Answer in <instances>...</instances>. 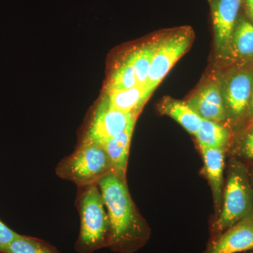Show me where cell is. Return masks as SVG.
<instances>
[{
	"label": "cell",
	"mask_w": 253,
	"mask_h": 253,
	"mask_svg": "<svg viewBox=\"0 0 253 253\" xmlns=\"http://www.w3.org/2000/svg\"><path fill=\"white\" fill-rule=\"evenodd\" d=\"M97 184L111 225L109 248L120 253L135 252L147 242L150 231L131 199L126 181L111 172Z\"/></svg>",
	"instance_id": "6da1fadb"
},
{
	"label": "cell",
	"mask_w": 253,
	"mask_h": 253,
	"mask_svg": "<svg viewBox=\"0 0 253 253\" xmlns=\"http://www.w3.org/2000/svg\"><path fill=\"white\" fill-rule=\"evenodd\" d=\"M78 188L76 204L81 218V228L75 244L76 252L92 253L109 248L111 225L98 184Z\"/></svg>",
	"instance_id": "7a4b0ae2"
},
{
	"label": "cell",
	"mask_w": 253,
	"mask_h": 253,
	"mask_svg": "<svg viewBox=\"0 0 253 253\" xmlns=\"http://www.w3.org/2000/svg\"><path fill=\"white\" fill-rule=\"evenodd\" d=\"M213 226L216 236L238 221L253 215V186L247 168L241 161L232 160L229 166L224 201Z\"/></svg>",
	"instance_id": "3957f363"
},
{
	"label": "cell",
	"mask_w": 253,
	"mask_h": 253,
	"mask_svg": "<svg viewBox=\"0 0 253 253\" xmlns=\"http://www.w3.org/2000/svg\"><path fill=\"white\" fill-rule=\"evenodd\" d=\"M55 171L61 179L72 181L80 187L97 184L103 176L112 172V168L102 146L81 142L74 152L60 161Z\"/></svg>",
	"instance_id": "277c9868"
},
{
	"label": "cell",
	"mask_w": 253,
	"mask_h": 253,
	"mask_svg": "<svg viewBox=\"0 0 253 253\" xmlns=\"http://www.w3.org/2000/svg\"><path fill=\"white\" fill-rule=\"evenodd\" d=\"M194 38L192 28L187 26L173 28L158 35L157 47L145 86L150 96L174 64L187 52Z\"/></svg>",
	"instance_id": "5b68a950"
},
{
	"label": "cell",
	"mask_w": 253,
	"mask_h": 253,
	"mask_svg": "<svg viewBox=\"0 0 253 253\" xmlns=\"http://www.w3.org/2000/svg\"><path fill=\"white\" fill-rule=\"evenodd\" d=\"M241 67L219 76L226 116L234 120L246 115L252 94L253 70Z\"/></svg>",
	"instance_id": "8992f818"
},
{
	"label": "cell",
	"mask_w": 253,
	"mask_h": 253,
	"mask_svg": "<svg viewBox=\"0 0 253 253\" xmlns=\"http://www.w3.org/2000/svg\"><path fill=\"white\" fill-rule=\"evenodd\" d=\"M243 1L208 0L214 29V57L219 63H231V38Z\"/></svg>",
	"instance_id": "52a82bcc"
},
{
	"label": "cell",
	"mask_w": 253,
	"mask_h": 253,
	"mask_svg": "<svg viewBox=\"0 0 253 253\" xmlns=\"http://www.w3.org/2000/svg\"><path fill=\"white\" fill-rule=\"evenodd\" d=\"M138 116L110 107L104 98L96 108L82 142L94 143L101 146L110 138L135 124Z\"/></svg>",
	"instance_id": "ba28073f"
},
{
	"label": "cell",
	"mask_w": 253,
	"mask_h": 253,
	"mask_svg": "<svg viewBox=\"0 0 253 253\" xmlns=\"http://www.w3.org/2000/svg\"><path fill=\"white\" fill-rule=\"evenodd\" d=\"M186 102L203 119L219 123L227 119L219 76L215 73L208 78Z\"/></svg>",
	"instance_id": "9c48e42d"
},
{
	"label": "cell",
	"mask_w": 253,
	"mask_h": 253,
	"mask_svg": "<svg viewBox=\"0 0 253 253\" xmlns=\"http://www.w3.org/2000/svg\"><path fill=\"white\" fill-rule=\"evenodd\" d=\"M253 250V215L215 236L205 253H238Z\"/></svg>",
	"instance_id": "30bf717a"
},
{
	"label": "cell",
	"mask_w": 253,
	"mask_h": 253,
	"mask_svg": "<svg viewBox=\"0 0 253 253\" xmlns=\"http://www.w3.org/2000/svg\"><path fill=\"white\" fill-rule=\"evenodd\" d=\"M134 126L135 124L131 125L123 132L110 138L101 144L109 156L112 172L125 181H126L129 148Z\"/></svg>",
	"instance_id": "8fae6325"
},
{
	"label": "cell",
	"mask_w": 253,
	"mask_h": 253,
	"mask_svg": "<svg viewBox=\"0 0 253 253\" xmlns=\"http://www.w3.org/2000/svg\"><path fill=\"white\" fill-rule=\"evenodd\" d=\"M231 63L239 66L253 63V23L237 19L231 42Z\"/></svg>",
	"instance_id": "7c38bea8"
},
{
	"label": "cell",
	"mask_w": 253,
	"mask_h": 253,
	"mask_svg": "<svg viewBox=\"0 0 253 253\" xmlns=\"http://www.w3.org/2000/svg\"><path fill=\"white\" fill-rule=\"evenodd\" d=\"M208 180L212 189L216 209L220 212L222 205L223 172L224 167V150L201 149Z\"/></svg>",
	"instance_id": "4fadbf2b"
},
{
	"label": "cell",
	"mask_w": 253,
	"mask_h": 253,
	"mask_svg": "<svg viewBox=\"0 0 253 253\" xmlns=\"http://www.w3.org/2000/svg\"><path fill=\"white\" fill-rule=\"evenodd\" d=\"M158 111L161 114L172 118L188 132L196 136L202 118L186 101L166 96L158 105Z\"/></svg>",
	"instance_id": "5bb4252c"
},
{
	"label": "cell",
	"mask_w": 253,
	"mask_h": 253,
	"mask_svg": "<svg viewBox=\"0 0 253 253\" xmlns=\"http://www.w3.org/2000/svg\"><path fill=\"white\" fill-rule=\"evenodd\" d=\"M150 96L146 88L136 86L123 90L108 91L104 98L112 109L139 116Z\"/></svg>",
	"instance_id": "9a60e30c"
},
{
	"label": "cell",
	"mask_w": 253,
	"mask_h": 253,
	"mask_svg": "<svg viewBox=\"0 0 253 253\" xmlns=\"http://www.w3.org/2000/svg\"><path fill=\"white\" fill-rule=\"evenodd\" d=\"M195 136L201 149L210 148L225 151L230 139V133L221 123L202 118Z\"/></svg>",
	"instance_id": "2e32d148"
},
{
	"label": "cell",
	"mask_w": 253,
	"mask_h": 253,
	"mask_svg": "<svg viewBox=\"0 0 253 253\" xmlns=\"http://www.w3.org/2000/svg\"><path fill=\"white\" fill-rule=\"evenodd\" d=\"M158 36L131 52L139 86L145 87L147 83L150 68L158 45Z\"/></svg>",
	"instance_id": "e0dca14e"
},
{
	"label": "cell",
	"mask_w": 253,
	"mask_h": 253,
	"mask_svg": "<svg viewBox=\"0 0 253 253\" xmlns=\"http://www.w3.org/2000/svg\"><path fill=\"white\" fill-rule=\"evenodd\" d=\"M136 86L139 85L136 80L132 56L130 53L120 65L119 67L116 68L113 72L108 83L106 92L130 89Z\"/></svg>",
	"instance_id": "ac0fdd59"
},
{
	"label": "cell",
	"mask_w": 253,
	"mask_h": 253,
	"mask_svg": "<svg viewBox=\"0 0 253 253\" xmlns=\"http://www.w3.org/2000/svg\"><path fill=\"white\" fill-rule=\"evenodd\" d=\"M3 253H60L56 248L44 240L21 235L4 250Z\"/></svg>",
	"instance_id": "d6986e66"
},
{
	"label": "cell",
	"mask_w": 253,
	"mask_h": 253,
	"mask_svg": "<svg viewBox=\"0 0 253 253\" xmlns=\"http://www.w3.org/2000/svg\"><path fill=\"white\" fill-rule=\"evenodd\" d=\"M236 154L245 159L253 161V126L243 136Z\"/></svg>",
	"instance_id": "ffe728a7"
},
{
	"label": "cell",
	"mask_w": 253,
	"mask_h": 253,
	"mask_svg": "<svg viewBox=\"0 0 253 253\" xmlns=\"http://www.w3.org/2000/svg\"><path fill=\"white\" fill-rule=\"evenodd\" d=\"M19 235L0 220V253H3L9 245Z\"/></svg>",
	"instance_id": "44dd1931"
},
{
	"label": "cell",
	"mask_w": 253,
	"mask_h": 253,
	"mask_svg": "<svg viewBox=\"0 0 253 253\" xmlns=\"http://www.w3.org/2000/svg\"><path fill=\"white\" fill-rule=\"evenodd\" d=\"M248 117L253 118V83L252 88V94H251V100H250L249 108H248L247 113H246Z\"/></svg>",
	"instance_id": "7402d4cb"
},
{
	"label": "cell",
	"mask_w": 253,
	"mask_h": 253,
	"mask_svg": "<svg viewBox=\"0 0 253 253\" xmlns=\"http://www.w3.org/2000/svg\"><path fill=\"white\" fill-rule=\"evenodd\" d=\"M247 14H253V0H244Z\"/></svg>",
	"instance_id": "603a6c76"
},
{
	"label": "cell",
	"mask_w": 253,
	"mask_h": 253,
	"mask_svg": "<svg viewBox=\"0 0 253 253\" xmlns=\"http://www.w3.org/2000/svg\"><path fill=\"white\" fill-rule=\"evenodd\" d=\"M248 16H249L250 19L251 20V21H252L253 23V14H248Z\"/></svg>",
	"instance_id": "cb8c5ba5"
},
{
	"label": "cell",
	"mask_w": 253,
	"mask_h": 253,
	"mask_svg": "<svg viewBox=\"0 0 253 253\" xmlns=\"http://www.w3.org/2000/svg\"><path fill=\"white\" fill-rule=\"evenodd\" d=\"M251 180H252V184H253V173H252V175H251Z\"/></svg>",
	"instance_id": "d4e9b609"
}]
</instances>
